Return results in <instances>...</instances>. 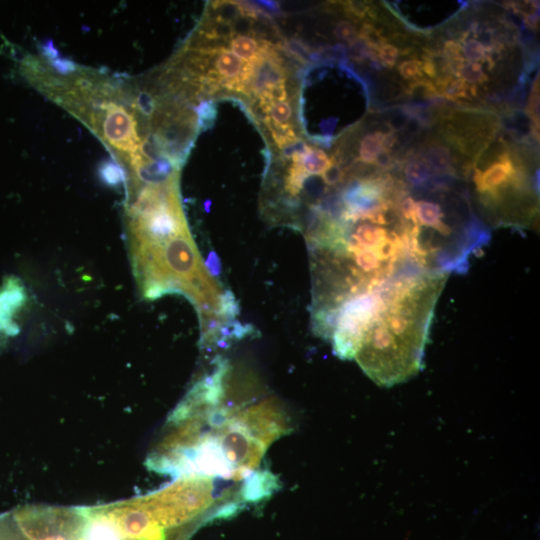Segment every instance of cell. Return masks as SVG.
<instances>
[{"instance_id":"obj_7","label":"cell","mask_w":540,"mask_h":540,"mask_svg":"<svg viewBox=\"0 0 540 540\" xmlns=\"http://www.w3.org/2000/svg\"><path fill=\"white\" fill-rule=\"evenodd\" d=\"M99 177L102 182L111 187L126 181L123 168L114 160H106L100 164Z\"/></svg>"},{"instance_id":"obj_10","label":"cell","mask_w":540,"mask_h":540,"mask_svg":"<svg viewBox=\"0 0 540 540\" xmlns=\"http://www.w3.org/2000/svg\"><path fill=\"white\" fill-rule=\"evenodd\" d=\"M400 76L410 82L424 78L422 73V61L415 57L401 61L397 66Z\"/></svg>"},{"instance_id":"obj_2","label":"cell","mask_w":540,"mask_h":540,"mask_svg":"<svg viewBox=\"0 0 540 540\" xmlns=\"http://www.w3.org/2000/svg\"><path fill=\"white\" fill-rule=\"evenodd\" d=\"M448 273L422 272L378 291L361 328L353 359L379 386H393L422 367L437 300Z\"/></svg>"},{"instance_id":"obj_4","label":"cell","mask_w":540,"mask_h":540,"mask_svg":"<svg viewBox=\"0 0 540 540\" xmlns=\"http://www.w3.org/2000/svg\"><path fill=\"white\" fill-rule=\"evenodd\" d=\"M389 132L393 130H377L364 135L359 141L358 158L353 163L374 165L377 156L385 151V139Z\"/></svg>"},{"instance_id":"obj_11","label":"cell","mask_w":540,"mask_h":540,"mask_svg":"<svg viewBox=\"0 0 540 540\" xmlns=\"http://www.w3.org/2000/svg\"><path fill=\"white\" fill-rule=\"evenodd\" d=\"M333 33L336 38L353 44L359 38V30L356 25L348 20H341L336 23Z\"/></svg>"},{"instance_id":"obj_9","label":"cell","mask_w":540,"mask_h":540,"mask_svg":"<svg viewBox=\"0 0 540 540\" xmlns=\"http://www.w3.org/2000/svg\"><path fill=\"white\" fill-rule=\"evenodd\" d=\"M376 57L386 68H392L400 56L399 49L387 39H382L377 45Z\"/></svg>"},{"instance_id":"obj_8","label":"cell","mask_w":540,"mask_h":540,"mask_svg":"<svg viewBox=\"0 0 540 540\" xmlns=\"http://www.w3.org/2000/svg\"><path fill=\"white\" fill-rule=\"evenodd\" d=\"M0 540H28L12 511L0 514Z\"/></svg>"},{"instance_id":"obj_12","label":"cell","mask_w":540,"mask_h":540,"mask_svg":"<svg viewBox=\"0 0 540 540\" xmlns=\"http://www.w3.org/2000/svg\"><path fill=\"white\" fill-rule=\"evenodd\" d=\"M204 263L210 275L214 278L219 277L221 273V264L215 252L209 253L207 260Z\"/></svg>"},{"instance_id":"obj_1","label":"cell","mask_w":540,"mask_h":540,"mask_svg":"<svg viewBox=\"0 0 540 540\" xmlns=\"http://www.w3.org/2000/svg\"><path fill=\"white\" fill-rule=\"evenodd\" d=\"M226 372L216 366L173 410L147 456L148 469L175 479L240 480L288 431L286 413L272 400L246 407L222 405Z\"/></svg>"},{"instance_id":"obj_6","label":"cell","mask_w":540,"mask_h":540,"mask_svg":"<svg viewBox=\"0 0 540 540\" xmlns=\"http://www.w3.org/2000/svg\"><path fill=\"white\" fill-rule=\"evenodd\" d=\"M404 177L410 185L416 187L426 183L432 176V171L420 157H412L403 169Z\"/></svg>"},{"instance_id":"obj_5","label":"cell","mask_w":540,"mask_h":540,"mask_svg":"<svg viewBox=\"0 0 540 540\" xmlns=\"http://www.w3.org/2000/svg\"><path fill=\"white\" fill-rule=\"evenodd\" d=\"M228 42L231 52L244 62L254 60L262 46V39L253 34H234Z\"/></svg>"},{"instance_id":"obj_3","label":"cell","mask_w":540,"mask_h":540,"mask_svg":"<svg viewBox=\"0 0 540 540\" xmlns=\"http://www.w3.org/2000/svg\"><path fill=\"white\" fill-rule=\"evenodd\" d=\"M25 301L26 293L20 281L14 277L5 279L0 289V337L18 332V326L12 319Z\"/></svg>"}]
</instances>
